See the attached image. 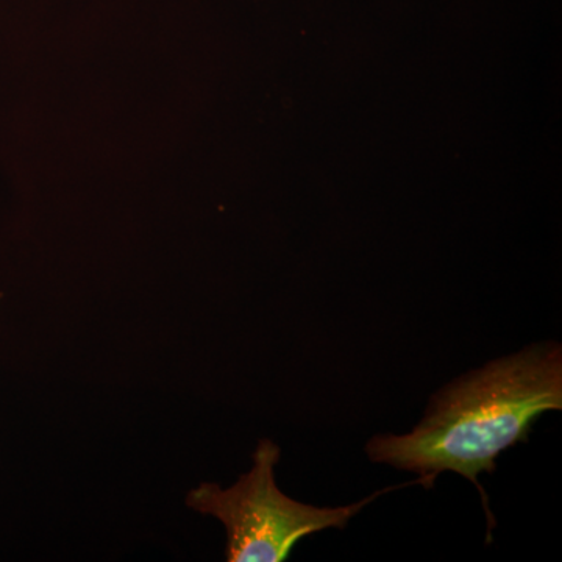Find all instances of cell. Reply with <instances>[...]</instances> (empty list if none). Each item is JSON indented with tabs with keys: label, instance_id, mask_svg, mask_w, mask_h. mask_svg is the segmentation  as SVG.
Returning <instances> with one entry per match:
<instances>
[{
	"label": "cell",
	"instance_id": "6da1fadb",
	"mask_svg": "<svg viewBox=\"0 0 562 562\" xmlns=\"http://www.w3.org/2000/svg\"><path fill=\"white\" fill-rule=\"evenodd\" d=\"M562 409V347L536 344L465 373L431 398L424 420L406 435H380L369 460L436 476L460 473L482 492L480 473H494L502 453L527 442L542 414Z\"/></svg>",
	"mask_w": 562,
	"mask_h": 562
},
{
	"label": "cell",
	"instance_id": "7a4b0ae2",
	"mask_svg": "<svg viewBox=\"0 0 562 562\" xmlns=\"http://www.w3.org/2000/svg\"><path fill=\"white\" fill-rule=\"evenodd\" d=\"M280 447L262 439L254 453V468L239 476L228 490L214 483L199 484L187 497L194 512L216 517L227 530L228 562H281L288 560L292 549L306 536L347 527L351 517L366 505L386 492L424 484L431 487L430 479L391 486L371 497L339 508H319L288 497L276 483V465Z\"/></svg>",
	"mask_w": 562,
	"mask_h": 562
}]
</instances>
